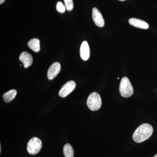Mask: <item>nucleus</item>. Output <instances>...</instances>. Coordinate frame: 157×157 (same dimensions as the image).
<instances>
[{
	"label": "nucleus",
	"mask_w": 157,
	"mask_h": 157,
	"mask_svg": "<svg viewBox=\"0 0 157 157\" xmlns=\"http://www.w3.org/2000/svg\"><path fill=\"white\" fill-rule=\"evenodd\" d=\"M153 132L151 125L145 123L140 125L135 130L133 135V139L137 143H141L148 139Z\"/></svg>",
	"instance_id": "nucleus-1"
},
{
	"label": "nucleus",
	"mask_w": 157,
	"mask_h": 157,
	"mask_svg": "<svg viewBox=\"0 0 157 157\" xmlns=\"http://www.w3.org/2000/svg\"><path fill=\"white\" fill-rule=\"evenodd\" d=\"M119 91L121 95L124 98H129L133 94V87L128 77H124L122 78L120 84Z\"/></svg>",
	"instance_id": "nucleus-2"
},
{
	"label": "nucleus",
	"mask_w": 157,
	"mask_h": 157,
	"mask_svg": "<svg viewBox=\"0 0 157 157\" xmlns=\"http://www.w3.org/2000/svg\"><path fill=\"white\" fill-rule=\"evenodd\" d=\"M87 105L90 109L93 111L100 109L102 105L100 95L97 92L91 93L88 98Z\"/></svg>",
	"instance_id": "nucleus-3"
},
{
	"label": "nucleus",
	"mask_w": 157,
	"mask_h": 157,
	"mask_svg": "<svg viewBox=\"0 0 157 157\" xmlns=\"http://www.w3.org/2000/svg\"><path fill=\"white\" fill-rule=\"evenodd\" d=\"M42 147V141L38 137H34L29 140L27 149L30 154L36 155L40 151Z\"/></svg>",
	"instance_id": "nucleus-4"
},
{
	"label": "nucleus",
	"mask_w": 157,
	"mask_h": 157,
	"mask_svg": "<svg viewBox=\"0 0 157 157\" xmlns=\"http://www.w3.org/2000/svg\"><path fill=\"white\" fill-rule=\"evenodd\" d=\"M76 86V83L73 80H70L65 83L60 90L59 95L62 98H65L73 91Z\"/></svg>",
	"instance_id": "nucleus-5"
},
{
	"label": "nucleus",
	"mask_w": 157,
	"mask_h": 157,
	"mask_svg": "<svg viewBox=\"0 0 157 157\" xmlns=\"http://www.w3.org/2000/svg\"><path fill=\"white\" fill-rule=\"evenodd\" d=\"M61 65L59 62L53 63L48 69L47 76L49 80H52L55 78L60 72Z\"/></svg>",
	"instance_id": "nucleus-6"
},
{
	"label": "nucleus",
	"mask_w": 157,
	"mask_h": 157,
	"mask_svg": "<svg viewBox=\"0 0 157 157\" xmlns=\"http://www.w3.org/2000/svg\"><path fill=\"white\" fill-rule=\"evenodd\" d=\"M93 21L96 25L99 27H103L104 26V20L103 16L97 8H94L92 10Z\"/></svg>",
	"instance_id": "nucleus-7"
},
{
	"label": "nucleus",
	"mask_w": 157,
	"mask_h": 157,
	"mask_svg": "<svg viewBox=\"0 0 157 157\" xmlns=\"http://www.w3.org/2000/svg\"><path fill=\"white\" fill-rule=\"evenodd\" d=\"M19 60L23 64L25 68L30 67L33 63V58L30 54L27 52H23L19 56Z\"/></svg>",
	"instance_id": "nucleus-8"
},
{
	"label": "nucleus",
	"mask_w": 157,
	"mask_h": 157,
	"mask_svg": "<svg viewBox=\"0 0 157 157\" xmlns=\"http://www.w3.org/2000/svg\"><path fill=\"white\" fill-rule=\"evenodd\" d=\"M80 55L83 60L86 61L89 59L90 49L86 41H84L82 43L80 48Z\"/></svg>",
	"instance_id": "nucleus-9"
},
{
	"label": "nucleus",
	"mask_w": 157,
	"mask_h": 157,
	"mask_svg": "<svg viewBox=\"0 0 157 157\" xmlns=\"http://www.w3.org/2000/svg\"><path fill=\"white\" fill-rule=\"evenodd\" d=\"M129 23L131 25L138 28L147 29L149 28V25L147 23L142 20L137 18H130L129 20Z\"/></svg>",
	"instance_id": "nucleus-10"
},
{
	"label": "nucleus",
	"mask_w": 157,
	"mask_h": 157,
	"mask_svg": "<svg viewBox=\"0 0 157 157\" xmlns=\"http://www.w3.org/2000/svg\"><path fill=\"white\" fill-rule=\"evenodd\" d=\"M28 46L35 52H39L40 50V41L37 38L31 39L28 43Z\"/></svg>",
	"instance_id": "nucleus-11"
},
{
	"label": "nucleus",
	"mask_w": 157,
	"mask_h": 157,
	"mask_svg": "<svg viewBox=\"0 0 157 157\" xmlns=\"http://www.w3.org/2000/svg\"><path fill=\"white\" fill-rule=\"evenodd\" d=\"M17 95V91L15 90H11L4 94L3 99L6 103H9L15 98Z\"/></svg>",
	"instance_id": "nucleus-12"
},
{
	"label": "nucleus",
	"mask_w": 157,
	"mask_h": 157,
	"mask_svg": "<svg viewBox=\"0 0 157 157\" xmlns=\"http://www.w3.org/2000/svg\"><path fill=\"white\" fill-rule=\"evenodd\" d=\"M63 153L65 157H74V150L69 144H66L63 147Z\"/></svg>",
	"instance_id": "nucleus-13"
},
{
	"label": "nucleus",
	"mask_w": 157,
	"mask_h": 157,
	"mask_svg": "<svg viewBox=\"0 0 157 157\" xmlns=\"http://www.w3.org/2000/svg\"><path fill=\"white\" fill-rule=\"evenodd\" d=\"M65 4V7L68 11H71L73 8V0H64Z\"/></svg>",
	"instance_id": "nucleus-14"
},
{
	"label": "nucleus",
	"mask_w": 157,
	"mask_h": 157,
	"mask_svg": "<svg viewBox=\"0 0 157 157\" xmlns=\"http://www.w3.org/2000/svg\"><path fill=\"white\" fill-rule=\"evenodd\" d=\"M57 10L60 13H64L66 10V7L61 2H58L57 4Z\"/></svg>",
	"instance_id": "nucleus-15"
},
{
	"label": "nucleus",
	"mask_w": 157,
	"mask_h": 157,
	"mask_svg": "<svg viewBox=\"0 0 157 157\" xmlns=\"http://www.w3.org/2000/svg\"><path fill=\"white\" fill-rule=\"evenodd\" d=\"M5 1H6V0H0V4H3Z\"/></svg>",
	"instance_id": "nucleus-16"
},
{
	"label": "nucleus",
	"mask_w": 157,
	"mask_h": 157,
	"mask_svg": "<svg viewBox=\"0 0 157 157\" xmlns=\"http://www.w3.org/2000/svg\"><path fill=\"white\" fill-rule=\"evenodd\" d=\"M2 151V147H1V145H0V152L1 153Z\"/></svg>",
	"instance_id": "nucleus-17"
},
{
	"label": "nucleus",
	"mask_w": 157,
	"mask_h": 157,
	"mask_svg": "<svg viewBox=\"0 0 157 157\" xmlns=\"http://www.w3.org/2000/svg\"><path fill=\"white\" fill-rule=\"evenodd\" d=\"M153 157H157V154L155 155Z\"/></svg>",
	"instance_id": "nucleus-18"
},
{
	"label": "nucleus",
	"mask_w": 157,
	"mask_h": 157,
	"mask_svg": "<svg viewBox=\"0 0 157 157\" xmlns=\"http://www.w3.org/2000/svg\"><path fill=\"white\" fill-rule=\"evenodd\" d=\"M119 1H125V0H119Z\"/></svg>",
	"instance_id": "nucleus-19"
}]
</instances>
